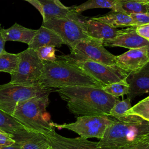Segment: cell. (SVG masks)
Listing matches in <instances>:
<instances>
[{"mask_svg": "<svg viewBox=\"0 0 149 149\" xmlns=\"http://www.w3.org/2000/svg\"><path fill=\"white\" fill-rule=\"evenodd\" d=\"M61 98L67 102L69 111L75 115L108 116L118 99L102 88L88 86L66 87L56 90Z\"/></svg>", "mask_w": 149, "mask_h": 149, "instance_id": "cell-1", "label": "cell"}, {"mask_svg": "<svg viewBox=\"0 0 149 149\" xmlns=\"http://www.w3.org/2000/svg\"><path fill=\"white\" fill-rule=\"evenodd\" d=\"M38 84L54 89L66 87L88 86L102 88L103 84L78 67L65 61L44 62Z\"/></svg>", "mask_w": 149, "mask_h": 149, "instance_id": "cell-2", "label": "cell"}, {"mask_svg": "<svg viewBox=\"0 0 149 149\" xmlns=\"http://www.w3.org/2000/svg\"><path fill=\"white\" fill-rule=\"evenodd\" d=\"M148 134V122L129 115L126 120L113 119L97 145L99 147L115 149L142 140Z\"/></svg>", "mask_w": 149, "mask_h": 149, "instance_id": "cell-3", "label": "cell"}, {"mask_svg": "<svg viewBox=\"0 0 149 149\" xmlns=\"http://www.w3.org/2000/svg\"><path fill=\"white\" fill-rule=\"evenodd\" d=\"M49 95L37 96L19 102L12 116L27 130L47 135L54 130L47 112Z\"/></svg>", "mask_w": 149, "mask_h": 149, "instance_id": "cell-4", "label": "cell"}, {"mask_svg": "<svg viewBox=\"0 0 149 149\" xmlns=\"http://www.w3.org/2000/svg\"><path fill=\"white\" fill-rule=\"evenodd\" d=\"M56 89L42 85H23L10 82L0 84V109L12 115L17 105L24 100L45 94Z\"/></svg>", "mask_w": 149, "mask_h": 149, "instance_id": "cell-5", "label": "cell"}, {"mask_svg": "<svg viewBox=\"0 0 149 149\" xmlns=\"http://www.w3.org/2000/svg\"><path fill=\"white\" fill-rule=\"evenodd\" d=\"M56 59L73 65L101 83L104 86L113 83L126 81L128 73L118 66H109L90 60H72L56 56Z\"/></svg>", "mask_w": 149, "mask_h": 149, "instance_id": "cell-6", "label": "cell"}, {"mask_svg": "<svg viewBox=\"0 0 149 149\" xmlns=\"http://www.w3.org/2000/svg\"><path fill=\"white\" fill-rule=\"evenodd\" d=\"M113 121L108 116L86 115L78 116L73 123L57 124L52 122V126L59 129H66L74 132L84 139L94 137L100 140Z\"/></svg>", "mask_w": 149, "mask_h": 149, "instance_id": "cell-7", "label": "cell"}, {"mask_svg": "<svg viewBox=\"0 0 149 149\" xmlns=\"http://www.w3.org/2000/svg\"><path fill=\"white\" fill-rule=\"evenodd\" d=\"M61 56L72 60H90L109 66L116 65V56L104 48L102 40L91 37L79 41L70 49V54Z\"/></svg>", "mask_w": 149, "mask_h": 149, "instance_id": "cell-8", "label": "cell"}, {"mask_svg": "<svg viewBox=\"0 0 149 149\" xmlns=\"http://www.w3.org/2000/svg\"><path fill=\"white\" fill-rule=\"evenodd\" d=\"M20 61L16 73L11 76L10 83L23 85H38L42 74L44 62L36 50L27 48L19 53Z\"/></svg>", "mask_w": 149, "mask_h": 149, "instance_id": "cell-9", "label": "cell"}, {"mask_svg": "<svg viewBox=\"0 0 149 149\" xmlns=\"http://www.w3.org/2000/svg\"><path fill=\"white\" fill-rule=\"evenodd\" d=\"M41 26L55 31L70 49L79 41L90 37L85 31L84 23L70 19L52 18L42 22Z\"/></svg>", "mask_w": 149, "mask_h": 149, "instance_id": "cell-10", "label": "cell"}, {"mask_svg": "<svg viewBox=\"0 0 149 149\" xmlns=\"http://www.w3.org/2000/svg\"><path fill=\"white\" fill-rule=\"evenodd\" d=\"M38 4L37 9L42 16V22L52 18L67 19L84 23L87 18L74 10L73 7L60 6L52 0H36Z\"/></svg>", "mask_w": 149, "mask_h": 149, "instance_id": "cell-11", "label": "cell"}, {"mask_svg": "<svg viewBox=\"0 0 149 149\" xmlns=\"http://www.w3.org/2000/svg\"><path fill=\"white\" fill-rule=\"evenodd\" d=\"M149 47L130 49L115 57V65L123 70L129 73L138 70L149 62Z\"/></svg>", "mask_w": 149, "mask_h": 149, "instance_id": "cell-12", "label": "cell"}, {"mask_svg": "<svg viewBox=\"0 0 149 149\" xmlns=\"http://www.w3.org/2000/svg\"><path fill=\"white\" fill-rule=\"evenodd\" d=\"M45 136L54 149H114L99 147L98 142L89 141L81 137H66L57 133L54 130Z\"/></svg>", "mask_w": 149, "mask_h": 149, "instance_id": "cell-13", "label": "cell"}, {"mask_svg": "<svg viewBox=\"0 0 149 149\" xmlns=\"http://www.w3.org/2000/svg\"><path fill=\"white\" fill-rule=\"evenodd\" d=\"M129 86L130 99L149 93V62L140 69L128 73L126 79Z\"/></svg>", "mask_w": 149, "mask_h": 149, "instance_id": "cell-14", "label": "cell"}, {"mask_svg": "<svg viewBox=\"0 0 149 149\" xmlns=\"http://www.w3.org/2000/svg\"><path fill=\"white\" fill-rule=\"evenodd\" d=\"M102 44L105 46L121 47L130 49L149 47V41L140 36L134 27L123 29V32L116 37L104 40Z\"/></svg>", "mask_w": 149, "mask_h": 149, "instance_id": "cell-15", "label": "cell"}, {"mask_svg": "<svg viewBox=\"0 0 149 149\" xmlns=\"http://www.w3.org/2000/svg\"><path fill=\"white\" fill-rule=\"evenodd\" d=\"M13 139L19 149H48L51 146L44 134L30 130L15 134Z\"/></svg>", "mask_w": 149, "mask_h": 149, "instance_id": "cell-16", "label": "cell"}, {"mask_svg": "<svg viewBox=\"0 0 149 149\" xmlns=\"http://www.w3.org/2000/svg\"><path fill=\"white\" fill-rule=\"evenodd\" d=\"M84 28L88 36L102 41L114 38L123 32V29L118 30L111 27L91 18L88 20L87 19L84 22Z\"/></svg>", "mask_w": 149, "mask_h": 149, "instance_id": "cell-17", "label": "cell"}, {"mask_svg": "<svg viewBox=\"0 0 149 149\" xmlns=\"http://www.w3.org/2000/svg\"><path fill=\"white\" fill-rule=\"evenodd\" d=\"M64 44L61 37L52 30L41 26L34 36L28 48L34 50L44 46L60 47Z\"/></svg>", "mask_w": 149, "mask_h": 149, "instance_id": "cell-18", "label": "cell"}, {"mask_svg": "<svg viewBox=\"0 0 149 149\" xmlns=\"http://www.w3.org/2000/svg\"><path fill=\"white\" fill-rule=\"evenodd\" d=\"M36 32L37 30L28 29L15 23L8 29H3L2 34L5 41L22 42L29 45Z\"/></svg>", "mask_w": 149, "mask_h": 149, "instance_id": "cell-19", "label": "cell"}, {"mask_svg": "<svg viewBox=\"0 0 149 149\" xmlns=\"http://www.w3.org/2000/svg\"><path fill=\"white\" fill-rule=\"evenodd\" d=\"M91 19L115 29L118 27H131L132 23V19L130 15L112 10L103 16L94 17Z\"/></svg>", "mask_w": 149, "mask_h": 149, "instance_id": "cell-20", "label": "cell"}, {"mask_svg": "<svg viewBox=\"0 0 149 149\" xmlns=\"http://www.w3.org/2000/svg\"><path fill=\"white\" fill-rule=\"evenodd\" d=\"M112 10L130 15L132 13L147 12L148 8L147 5L141 4L136 0H115Z\"/></svg>", "mask_w": 149, "mask_h": 149, "instance_id": "cell-21", "label": "cell"}, {"mask_svg": "<svg viewBox=\"0 0 149 149\" xmlns=\"http://www.w3.org/2000/svg\"><path fill=\"white\" fill-rule=\"evenodd\" d=\"M0 129L12 134L29 130L12 115L1 109H0Z\"/></svg>", "mask_w": 149, "mask_h": 149, "instance_id": "cell-22", "label": "cell"}, {"mask_svg": "<svg viewBox=\"0 0 149 149\" xmlns=\"http://www.w3.org/2000/svg\"><path fill=\"white\" fill-rule=\"evenodd\" d=\"M20 57L18 54H12L4 50L0 55V72L10 74H15L17 70Z\"/></svg>", "mask_w": 149, "mask_h": 149, "instance_id": "cell-23", "label": "cell"}, {"mask_svg": "<svg viewBox=\"0 0 149 149\" xmlns=\"http://www.w3.org/2000/svg\"><path fill=\"white\" fill-rule=\"evenodd\" d=\"M131 108V99L127 97L122 100L118 99L111 109L109 116H112L120 120H126L129 118V115L126 116L125 115Z\"/></svg>", "mask_w": 149, "mask_h": 149, "instance_id": "cell-24", "label": "cell"}, {"mask_svg": "<svg viewBox=\"0 0 149 149\" xmlns=\"http://www.w3.org/2000/svg\"><path fill=\"white\" fill-rule=\"evenodd\" d=\"M125 115L136 116L149 122V96L132 107Z\"/></svg>", "mask_w": 149, "mask_h": 149, "instance_id": "cell-25", "label": "cell"}, {"mask_svg": "<svg viewBox=\"0 0 149 149\" xmlns=\"http://www.w3.org/2000/svg\"><path fill=\"white\" fill-rule=\"evenodd\" d=\"M115 0H88L86 2L73 7L74 11L78 13L93 8H108L112 9Z\"/></svg>", "mask_w": 149, "mask_h": 149, "instance_id": "cell-26", "label": "cell"}, {"mask_svg": "<svg viewBox=\"0 0 149 149\" xmlns=\"http://www.w3.org/2000/svg\"><path fill=\"white\" fill-rule=\"evenodd\" d=\"M102 88L111 95L118 98L119 97L128 94L129 86L126 81H123L111 83L105 86Z\"/></svg>", "mask_w": 149, "mask_h": 149, "instance_id": "cell-27", "label": "cell"}, {"mask_svg": "<svg viewBox=\"0 0 149 149\" xmlns=\"http://www.w3.org/2000/svg\"><path fill=\"white\" fill-rule=\"evenodd\" d=\"M38 58L43 62H54L56 59V49L52 46H44L36 49Z\"/></svg>", "mask_w": 149, "mask_h": 149, "instance_id": "cell-28", "label": "cell"}, {"mask_svg": "<svg viewBox=\"0 0 149 149\" xmlns=\"http://www.w3.org/2000/svg\"><path fill=\"white\" fill-rule=\"evenodd\" d=\"M132 23L131 27H137L149 23V13H136L130 15Z\"/></svg>", "mask_w": 149, "mask_h": 149, "instance_id": "cell-29", "label": "cell"}, {"mask_svg": "<svg viewBox=\"0 0 149 149\" xmlns=\"http://www.w3.org/2000/svg\"><path fill=\"white\" fill-rule=\"evenodd\" d=\"M115 149H149V138Z\"/></svg>", "mask_w": 149, "mask_h": 149, "instance_id": "cell-30", "label": "cell"}, {"mask_svg": "<svg viewBox=\"0 0 149 149\" xmlns=\"http://www.w3.org/2000/svg\"><path fill=\"white\" fill-rule=\"evenodd\" d=\"M16 143L13 134L8 133L0 129V146H9Z\"/></svg>", "mask_w": 149, "mask_h": 149, "instance_id": "cell-31", "label": "cell"}, {"mask_svg": "<svg viewBox=\"0 0 149 149\" xmlns=\"http://www.w3.org/2000/svg\"><path fill=\"white\" fill-rule=\"evenodd\" d=\"M134 27L140 36L149 41V23Z\"/></svg>", "mask_w": 149, "mask_h": 149, "instance_id": "cell-32", "label": "cell"}, {"mask_svg": "<svg viewBox=\"0 0 149 149\" xmlns=\"http://www.w3.org/2000/svg\"><path fill=\"white\" fill-rule=\"evenodd\" d=\"M2 29H3V28L1 27V25L0 24V55L5 50V42H6V41L4 40L2 34Z\"/></svg>", "mask_w": 149, "mask_h": 149, "instance_id": "cell-33", "label": "cell"}, {"mask_svg": "<svg viewBox=\"0 0 149 149\" xmlns=\"http://www.w3.org/2000/svg\"><path fill=\"white\" fill-rule=\"evenodd\" d=\"M0 149H19V146L16 143L9 146H0Z\"/></svg>", "mask_w": 149, "mask_h": 149, "instance_id": "cell-34", "label": "cell"}, {"mask_svg": "<svg viewBox=\"0 0 149 149\" xmlns=\"http://www.w3.org/2000/svg\"><path fill=\"white\" fill-rule=\"evenodd\" d=\"M138 2L143 4V5H147L149 3V0H136Z\"/></svg>", "mask_w": 149, "mask_h": 149, "instance_id": "cell-35", "label": "cell"}, {"mask_svg": "<svg viewBox=\"0 0 149 149\" xmlns=\"http://www.w3.org/2000/svg\"><path fill=\"white\" fill-rule=\"evenodd\" d=\"M52 1H54L56 3H57L58 5H60V6H65L59 0H52Z\"/></svg>", "mask_w": 149, "mask_h": 149, "instance_id": "cell-36", "label": "cell"}, {"mask_svg": "<svg viewBox=\"0 0 149 149\" xmlns=\"http://www.w3.org/2000/svg\"><path fill=\"white\" fill-rule=\"evenodd\" d=\"M147 8H148V12H147L149 13V3L147 4Z\"/></svg>", "mask_w": 149, "mask_h": 149, "instance_id": "cell-37", "label": "cell"}, {"mask_svg": "<svg viewBox=\"0 0 149 149\" xmlns=\"http://www.w3.org/2000/svg\"><path fill=\"white\" fill-rule=\"evenodd\" d=\"M48 149H54V148H52L51 146H50V147H49Z\"/></svg>", "mask_w": 149, "mask_h": 149, "instance_id": "cell-38", "label": "cell"}, {"mask_svg": "<svg viewBox=\"0 0 149 149\" xmlns=\"http://www.w3.org/2000/svg\"><path fill=\"white\" fill-rule=\"evenodd\" d=\"M145 138H149V134H148V135H147Z\"/></svg>", "mask_w": 149, "mask_h": 149, "instance_id": "cell-39", "label": "cell"}, {"mask_svg": "<svg viewBox=\"0 0 149 149\" xmlns=\"http://www.w3.org/2000/svg\"><path fill=\"white\" fill-rule=\"evenodd\" d=\"M24 1H27V2H30V0H24Z\"/></svg>", "mask_w": 149, "mask_h": 149, "instance_id": "cell-40", "label": "cell"}, {"mask_svg": "<svg viewBox=\"0 0 149 149\" xmlns=\"http://www.w3.org/2000/svg\"><path fill=\"white\" fill-rule=\"evenodd\" d=\"M148 53H149V48H148Z\"/></svg>", "mask_w": 149, "mask_h": 149, "instance_id": "cell-41", "label": "cell"}]
</instances>
